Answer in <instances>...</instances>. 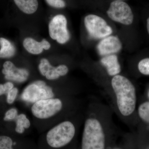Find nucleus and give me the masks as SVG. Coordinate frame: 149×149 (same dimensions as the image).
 <instances>
[{"instance_id":"8","label":"nucleus","mask_w":149,"mask_h":149,"mask_svg":"<svg viewBox=\"0 0 149 149\" xmlns=\"http://www.w3.org/2000/svg\"><path fill=\"white\" fill-rule=\"evenodd\" d=\"M49 32L51 38L59 44L67 42L70 35L67 28V20L65 17L61 14L54 17L49 23Z\"/></svg>"},{"instance_id":"16","label":"nucleus","mask_w":149,"mask_h":149,"mask_svg":"<svg viewBox=\"0 0 149 149\" xmlns=\"http://www.w3.org/2000/svg\"><path fill=\"white\" fill-rule=\"evenodd\" d=\"M139 113L143 120L149 123V102H146L140 105Z\"/></svg>"},{"instance_id":"1","label":"nucleus","mask_w":149,"mask_h":149,"mask_svg":"<svg viewBox=\"0 0 149 149\" xmlns=\"http://www.w3.org/2000/svg\"><path fill=\"white\" fill-rule=\"evenodd\" d=\"M111 84L116 96L118 107L124 116H128L136 108V97L134 85L127 77L120 74L112 78Z\"/></svg>"},{"instance_id":"24","label":"nucleus","mask_w":149,"mask_h":149,"mask_svg":"<svg viewBox=\"0 0 149 149\" xmlns=\"http://www.w3.org/2000/svg\"><path fill=\"white\" fill-rule=\"evenodd\" d=\"M13 88V84L11 82H7L4 84H0V96L7 94Z\"/></svg>"},{"instance_id":"26","label":"nucleus","mask_w":149,"mask_h":149,"mask_svg":"<svg viewBox=\"0 0 149 149\" xmlns=\"http://www.w3.org/2000/svg\"><path fill=\"white\" fill-rule=\"evenodd\" d=\"M147 28L148 33L149 35V16L147 19Z\"/></svg>"},{"instance_id":"13","label":"nucleus","mask_w":149,"mask_h":149,"mask_svg":"<svg viewBox=\"0 0 149 149\" xmlns=\"http://www.w3.org/2000/svg\"><path fill=\"white\" fill-rule=\"evenodd\" d=\"M15 5L22 12L30 15L35 13L39 6L38 0H13Z\"/></svg>"},{"instance_id":"2","label":"nucleus","mask_w":149,"mask_h":149,"mask_svg":"<svg viewBox=\"0 0 149 149\" xmlns=\"http://www.w3.org/2000/svg\"><path fill=\"white\" fill-rule=\"evenodd\" d=\"M75 132L76 128L74 124L70 120H64L48 130L46 134V142L51 148H60L72 141Z\"/></svg>"},{"instance_id":"17","label":"nucleus","mask_w":149,"mask_h":149,"mask_svg":"<svg viewBox=\"0 0 149 149\" xmlns=\"http://www.w3.org/2000/svg\"><path fill=\"white\" fill-rule=\"evenodd\" d=\"M52 66L50 63L49 61L46 58L41 59L40 64L38 66V69L40 73L43 76H45L46 73L48 72L51 67Z\"/></svg>"},{"instance_id":"4","label":"nucleus","mask_w":149,"mask_h":149,"mask_svg":"<svg viewBox=\"0 0 149 149\" xmlns=\"http://www.w3.org/2000/svg\"><path fill=\"white\" fill-rule=\"evenodd\" d=\"M63 107V102L59 98L54 97L40 100L32 104L31 113L38 120H49L58 114Z\"/></svg>"},{"instance_id":"21","label":"nucleus","mask_w":149,"mask_h":149,"mask_svg":"<svg viewBox=\"0 0 149 149\" xmlns=\"http://www.w3.org/2000/svg\"><path fill=\"white\" fill-rule=\"evenodd\" d=\"M18 93V89L17 88H14L7 93V102L9 104H12L16 100Z\"/></svg>"},{"instance_id":"9","label":"nucleus","mask_w":149,"mask_h":149,"mask_svg":"<svg viewBox=\"0 0 149 149\" xmlns=\"http://www.w3.org/2000/svg\"><path fill=\"white\" fill-rule=\"evenodd\" d=\"M122 48L120 39L117 36L111 35L102 39L97 47L99 54L103 56L117 53Z\"/></svg>"},{"instance_id":"5","label":"nucleus","mask_w":149,"mask_h":149,"mask_svg":"<svg viewBox=\"0 0 149 149\" xmlns=\"http://www.w3.org/2000/svg\"><path fill=\"white\" fill-rule=\"evenodd\" d=\"M52 88L42 80H37L27 85L22 92L21 98L27 102L34 103L42 100L54 97Z\"/></svg>"},{"instance_id":"27","label":"nucleus","mask_w":149,"mask_h":149,"mask_svg":"<svg viewBox=\"0 0 149 149\" xmlns=\"http://www.w3.org/2000/svg\"><path fill=\"white\" fill-rule=\"evenodd\" d=\"M113 1H125V0H113Z\"/></svg>"},{"instance_id":"10","label":"nucleus","mask_w":149,"mask_h":149,"mask_svg":"<svg viewBox=\"0 0 149 149\" xmlns=\"http://www.w3.org/2000/svg\"><path fill=\"white\" fill-rule=\"evenodd\" d=\"M3 67L2 72L7 80L22 83L25 82L29 77V73L27 70L16 67L12 62H5Z\"/></svg>"},{"instance_id":"11","label":"nucleus","mask_w":149,"mask_h":149,"mask_svg":"<svg viewBox=\"0 0 149 149\" xmlns=\"http://www.w3.org/2000/svg\"><path fill=\"white\" fill-rule=\"evenodd\" d=\"M23 45L28 52L35 55L40 54L42 52L43 50H49L51 47L50 44L45 39H43L41 42H39L30 37L24 39Z\"/></svg>"},{"instance_id":"25","label":"nucleus","mask_w":149,"mask_h":149,"mask_svg":"<svg viewBox=\"0 0 149 149\" xmlns=\"http://www.w3.org/2000/svg\"><path fill=\"white\" fill-rule=\"evenodd\" d=\"M57 72L60 76H63L68 73L69 69L68 67L65 65H60L56 67Z\"/></svg>"},{"instance_id":"12","label":"nucleus","mask_w":149,"mask_h":149,"mask_svg":"<svg viewBox=\"0 0 149 149\" xmlns=\"http://www.w3.org/2000/svg\"><path fill=\"white\" fill-rule=\"evenodd\" d=\"M100 61L102 64L106 68L108 74L110 76H114L120 73L121 68L116 55L104 56Z\"/></svg>"},{"instance_id":"14","label":"nucleus","mask_w":149,"mask_h":149,"mask_svg":"<svg viewBox=\"0 0 149 149\" xmlns=\"http://www.w3.org/2000/svg\"><path fill=\"white\" fill-rule=\"evenodd\" d=\"M0 58H9L15 54V47L7 39L2 37L0 38Z\"/></svg>"},{"instance_id":"3","label":"nucleus","mask_w":149,"mask_h":149,"mask_svg":"<svg viewBox=\"0 0 149 149\" xmlns=\"http://www.w3.org/2000/svg\"><path fill=\"white\" fill-rule=\"evenodd\" d=\"M105 136L100 122L90 118L85 121L82 139V149H104Z\"/></svg>"},{"instance_id":"23","label":"nucleus","mask_w":149,"mask_h":149,"mask_svg":"<svg viewBox=\"0 0 149 149\" xmlns=\"http://www.w3.org/2000/svg\"><path fill=\"white\" fill-rule=\"evenodd\" d=\"M46 1L49 5L55 8H64L66 6V4L63 0H46Z\"/></svg>"},{"instance_id":"18","label":"nucleus","mask_w":149,"mask_h":149,"mask_svg":"<svg viewBox=\"0 0 149 149\" xmlns=\"http://www.w3.org/2000/svg\"><path fill=\"white\" fill-rule=\"evenodd\" d=\"M13 143L9 137L0 136V149H13Z\"/></svg>"},{"instance_id":"19","label":"nucleus","mask_w":149,"mask_h":149,"mask_svg":"<svg viewBox=\"0 0 149 149\" xmlns=\"http://www.w3.org/2000/svg\"><path fill=\"white\" fill-rule=\"evenodd\" d=\"M138 69L142 74L149 75V58L140 61L138 64Z\"/></svg>"},{"instance_id":"28","label":"nucleus","mask_w":149,"mask_h":149,"mask_svg":"<svg viewBox=\"0 0 149 149\" xmlns=\"http://www.w3.org/2000/svg\"><path fill=\"white\" fill-rule=\"evenodd\" d=\"M148 95H149V92Z\"/></svg>"},{"instance_id":"7","label":"nucleus","mask_w":149,"mask_h":149,"mask_svg":"<svg viewBox=\"0 0 149 149\" xmlns=\"http://www.w3.org/2000/svg\"><path fill=\"white\" fill-rule=\"evenodd\" d=\"M107 14L112 20L123 25H130L134 20L132 9L124 1H113L110 4Z\"/></svg>"},{"instance_id":"20","label":"nucleus","mask_w":149,"mask_h":149,"mask_svg":"<svg viewBox=\"0 0 149 149\" xmlns=\"http://www.w3.org/2000/svg\"><path fill=\"white\" fill-rule=\"evenodd\" d=\"M18 114V111L16 109H10L6 113L4 120L6 121L15 120Z\"/></svg>"},{"instance_id":"15","label":"nucleus","mask_w":149,"mask_h":149,"mask_svg":"<svg viewBox=\"0 0 149 149\" xmlns=\"http://www.w3.org/2000/svg\"><path fill=\"white\" fill-rule=\"evenodd\" d=\"M15 120L16 122L15 130L19 134L24 133L25 130L28 129L31 126L30 120L24 113L18 114Z\"/></svg>"},{"instance_id":"6","label":"nucleus","mask_w":149,"mask_h":149,"mask_svg":"<svg viewBox=\"0 0 149 149\" xmlns=\"http://www.w3.org/2000/svg\"><path fill=\"white\" fill-rule=\"evenodd\" d=\"M84 24L89 36L94 39L101 40L111 35L112 29L101 17L91 14L85 17Z\"/></svg>"},{"instance_id":"22","label":"nucleus","mask_w":149,"mask_h":149,"mask_svg":"<svg viewBox=\"0 0 149 149\" xmlns=\"http://www.w3.org/2000/svg\"><path fill=\"white\" fill-rule=\"evenodd\" d=\"M45 77L48 80H53L58 79L60 76L57 72L56 67L52 65L50 69L46 73Z\"/></svg>"}]
</instances>
